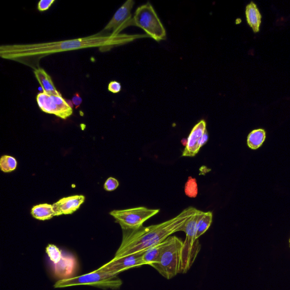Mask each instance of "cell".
Masks as SVG:
<instances>
[{"label": "cell", "instance_id": "cell-8", "mask_svg": "<svg viewBox=\"0 0 290 290\" xmlns=\"http://www.w3.org/2000/svg\"><path fill=\"white\" fill-rule=\"evenodd\" d=\"M37 102L43 112L54 115L63 120L67 119L73 113V108L62 95H49L44 92L39 93Z\"/></svg>", "mask_w": 290, "mask_h": 290}, {"label": "cell", "instance_id": "cell-9", "mask_svg": "<svg viewBox=\"0 0 290 290\" xmlns=\"http://www.w3.org/2000/svg\"><path fill=\"white\" fill-rule=\"evenodd\" d=\"M145 252L122 257H114L110 262L99 267L97 270L111 275H118L120 272L132 269V268L144 265L145 263L142 260V255Z\"/></svg>", "mask_w": 290, "mask_h": 290}, {"label": "cell", "instance_id": "cell-28", "mask_svg": "<svg viewBox=\"0 0 290 290\" xmlns=\"http://www.w3.org/2000/svg\"><path fill=\"white\" fill-rule=\"evenodd\" d=\"M289 244H290V239H289Z\"/></svg>", "mask_w": 290, "mask_h": 290}, {"label": "cell", "instance_id": "cell-21", "mask_svg": "<svg viewBox=\"0 0 290 290\" xmlns=\"http://www.w3.org/2000/svg\"><path fill=\"white\" fill-rule=\"evenodd\" d=\"M184 192L188 197L195 198L198 194V185L196 179L192 177H188L185 185Z\"/></svg>", "mask_w": 290, "mask_h": 290}, {"label": "cell", "instance_id": "cell-14", "mask_svg": "<svg viewBox=\"0 0 290 290\" xmlns=\"http://www.w3.org/2000/svg\"><path fill=\"white\" fill-rule=\"evenodd\" d=\"M34 75L40 83L44 93L49 95H62L59 91L56 89L53 80L44 69L38 68L34 69Z\"/></svg>", "mask_w": 290, "mask_h": 290}, {"label": "cell", "instance_id": "cell-2", "mask_svg": "<svg viewBox=\"0 0 290 290\" xmlns=\"http://www.w3.org/2000/svg\"><path fill=\"white\" fill-rule=\"evenodd\" d=\"M197 211V209L190 206L174 218L161 223L123 230L122 242L114 257H122L145 252L162 243L175 232L181 231L186 222Z\"/></svg>", "mask_w": 290, "mask_h": 290}, {"label": "cell", "instance_id": "cell-18", "mask_svg": "<svg viewBox=\"0 0 290 290\" xmlns=\"http://www.w3.org/2000/svg\"><path fill=\"white\" fill-rule=\"evenodd\" d=\"M266 138V132L263 129H255L247 137V145L251 149L256 150L260 147Z\"/></svg>", "mask_w": 290, "mask_h": 290}, {"label": "cell", "instance_id": "cell-12", "mask_svg": "<svg viewBox=\"0 0 290 290\" xmlns=\"http://www.w3.org/2000/svg\"><path fill=\"white\" fill-rule=\"evenodd\" d=\"M85 197L76 195L64 197L53 205L55 216L72 214L80 208L84 202Z\"/></svg>", "mask_w": 290, "mask_h": 290}, {"label": "cell", "instance_id": "cell-10", "mask_svg": "<svg viewBox=\"0 0 290 290\" xmlns=\"http://www.w3.org/2000/svg\"><path fill=\"white\" fill-rule=\"evenodd\" d=\"M134 5L135 2L133 0H127L116 11L104 30L105 32H111V34H112L118 35L129 26H133L132 10Z\"/></svg>", "mask_w": 290, "mask_h": 290}, {"label": "cell", "instance_id": "cell-23", "mask_svg": "<svg viewBox=\"0 0 290 290\" xmlns=\"http://www.w3.org/2000/svg\"><path fill=\"white\" fill-rule=\"evenodd\" d=\"M119 183L118 180L114 178V177H109L104 185V188L107 191L112 192L118 188Z\"/></svg>", "mask_w": 290, "mask_h": 290}, {"label": "cell", "instance_id": "cell-17", "mask_svg": "<svg viewBox=\"0 0 290 290\" xmlns=\"http://www.w3.org/2000/svg\"><path fill=\"white\" fill-rule=\"evenodd\" d=\"M165 244L166 241L164 240L145 251L142 255V260L145 265H151L158 261Z\"/></svg>", "mask_w": 290, "mask_h": 290}, {"label": "cell", "instance_id": "cell-19", "mask_svg": "<svg viewBox=\"0 0 290 290\" xmlns=\"http://www.w3.org/2000/svg\"><path fill=\"white\" fill-rule=\"evenodd\" d=\"M213 215L211 211L203 212L200 219L198 220L197 224V231L196 238H198L208 230L213 222Z\"/></svg>", "mask_w": 290, "mask_h": 290}, {"label": "cell", "instance_id": "cell-25", "mask_svg": "<svg viewBox=\"0 0 290 290\" xmlns=\"http://www.w3.org/2000/svg\"><path fill=\"white\" fill-rule=\"evenodd\" d=\"M108 90L112 93H118L122 90V85L118 81H111L108 85Z\"/></svg>", "mask_w": 290, "mask_h": 290}, {"label": "cell", "instance_id": "cell-1", "mask_svg": "<svg viewBox=\"0 0 290 290\" xmlns=\"http://www.w3.org/2000/svg\"><path fill=\"white\" fill-rule=\"evenodd\" d=\"M140 37L138 35L98 34L71 40L30 45H4L0 47V57L36 69L39 68L40 60L49 55L89 48L99 47L110 50L114 47L127 44Z\"/></svg>", "mask_w": 290, "mask_h": 290}, {"label": "cell", "instance_id": "cell-22", "mask_svg": "<svg viewBox=\"0 0 290 290\" xmlns=\"http://www.w3.org/2000/svg\"><path fill=\"white\" fill-rule=\"evenodd\" d=\"M46 251L48 256L54 264L59 262L63 256L62 251L54 244L48 245Z\"/></svg>", "mask_w": 290, "mask_h": 290}, {"label": "cell", "instance_id": "cell-11", "mask_svg": "<svg viewBox=\"0 0 290 290\" xmlns=\"http://www.w3.org/2000/svg\"><path fill=\"white\" fill-rule=\"evenodd\" d=\"M206 131V123L204 120H201L194 125L188 137L182 157H193L198 153L201 149V138Z\"/></svg>", "mask_w": 290, "mask_h": 290}, {"label": "cell", "instance_id": "cell-26", "mask_svg": "<svg viewBox=\"0 0 290 290\" xmlns=\"http://www.w3.org/2000/svg\"><path fill=\"white\" fill-rule=\"evenodd\" d=\"M72 102L76 107V109L79 108L82 103V99L79 93H76L73 95Z\"/></svg>", "mask_w": 290, "mask_h": 290}, {"label": "cell", "instance_id": "cell-13", "mask_svg": "<svg viewBox=\"0 0 290 290\" xmlns=\"http://www.w3.org/2000/svg\"><path fill=\"white\" fill-rule=\"evenodd\" d=\"M54 272L57 277L61 279L70 278V277L75 273L77 269V262L74 256L71 255L63 256L61 260L56 264H54Z\"/></svg>", "mask_w": 290, "mask_h": 290}, {"label": "cell", "instance_id": "cell-4", "mask_svg": "<svg viewBox=\"0 0 290 290\" xmlns=\"http://www.w3.org/2000/svg\"><path fill=\"white\" fill-rule=\"evenodd\" d=\"M133 26L144 30L147 36L155 41L159 42L166 39V29L150 3L137 9L133 18Z\"/></svg>", "mask_w": 290, "mask_h": 290}, {"label": "cell", "instance_id": "cell-20", "mask_svg": "<svg viewBox=\"0 0 290 290\" xmlns=\"http://www.w3.org/2000/svg\"><path fill=\"white\" fill-rule=\"evenodd\" d=\"M17 160L12 156L4 155L0 159V168L4 172H11L16 170Z\"/></svg>", "mask_w": 290, "mask_h": 290}, {"label": "cell", "instance_id": "cell-6", "mask_svg": "<svg viewBox=\"0 0 290 290\" xmlns=\"http://www.w3.org/2000/svg\"><path fill=\"white\" fill-rule=\"evenodd\" d=\"M122 281L118 275H111L98 270L88 274L72 278L60 279L56 282L55 288H64L75 285H88L103 288L118 289Z\"/></svg>", "mask_w": 290, "mask_h": 290}, {"label": "cell", "instance_id": "cell-15", "mask_svg": "<svg viewBox=\"0 0 290 290\" xmlns=\"http://www.w3.org/2000/svg\"><path fill=\"white\" fill-rule=\"evenodd\" d=\"M245 16L248 24L252 29L253 32H259L262 16L256 4L252 2L246 7Z\"/></svg>", "mask_w": 290, "mask_h": 290}, {"label": "cell", "instance_id": "cell-7", "mask_svg": "<svg viewBox=\"0 0 290 290\" xmlns=\"http://www.w3.org/2000/svg\"><path fill=\"white\" fill-rule=\"evenodd\" d=\"M160 209H151L141 206L115 210L111 211L110 214L120 225L123 230H129L143 226L146 220L157 215Z\"/></svg>", "mask_w": 290, "mask_h": 290}, {"label": "cell", "instance_id": "cell-3", "mask_svg": "<svg viewBox=\"0 0 290 290\" xmlns=\"http://www.w3.org/2000/svg\"><path fill=\"white\" fill-rule=\"evenodd\" d=\"M165 241L158 261L150 266L164 278L170 279L181 273L184 241L176 236L168 237Z\"/></svg>", "mask_w": 290, "mask_h": 290}, {"label": "cell", "instance_id": "cell-5", "mask_svg": "<svg viewBox=\"0 0 290 290\" xmlns=\"http://www.w3.org/2000/svg\"><path fill=\"white\" fill-rule=\"evenodd\" d=\"M203 211L198 210L197 213L189 218L184 225L181 231L186 234L184 241L182 263L181 273H186L196 260L200 251L201 245L196 238L197 224Z\"/></svg>", "mask_w": 290, "mask_h": 290}, {"label": "cell", "instance_id": "cell-24", "mask_svg": "<svg viewBox=\"0 0 290 290\" xmlns=\"http://www.w3.org/2000/svg\"><path fill=\"white\" fill-rule=\"evenodd\" d=\"M55 2V0H41L38 4V10L40 12L47 11Z\"/></svg>", "mask_w": 290, "mask_h": 290}, {"label": "cell", "instance_id": "cell-27", "mask_svg": "<svg viewBox=\"0 0 290 290\" xmlns=\"http://www.w3.org/2000/svg\"><path fill=\"white\" fill-rule=\"evenodd\" d=\"M208 140H209V135H208V132H207V131L204 133V135H203V136L201 138V140L200 142L201 148H202V147L203 145H204L206 144L207 142L208 141Z\"/></svg>", "mask_w": 290, "mask_h": 290}, {"label": "cell", "instance_id": "cell-16", "mask_svg": "<svg viewBox=\"0 0 290 290\" xmlns=\"http://www.w3.org/2000/svg\"><path fill=\"white\" fill-rule=\"evenodd\" d=\"M31 213L34 218L40 220H49L55 216L53 206L48 203L34 206Z\"/></svg>", "mask_w": 290, "mask_h": 290}]
</instances>
